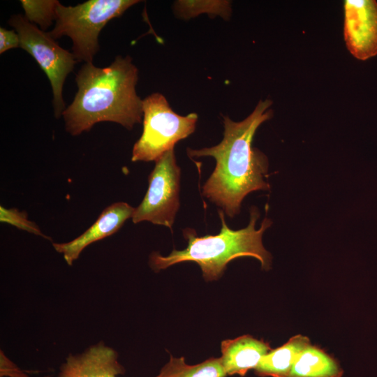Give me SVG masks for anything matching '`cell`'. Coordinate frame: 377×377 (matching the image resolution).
Listing matches in <instances>:
<instances>
[{"mask_svg": "<svg viewBox=\"0 0 377 377\" xmlns=\"http://www.w3.org/2000/svg\"><path fill=\"white\" fill-rule=\"evenodd\" d=\"M272 101L260 100L244 120L234 121L223 116L224 133L222 141L211 147L187 148L190 158L212 156L216 161L212 173L202 186V195L220 207L230 218L240 212L244 198L256 191L269 190L267 177V156L252 147L258 127L273 116Z\"/></svg>", "mask_w": 377, "mask_h": 377, "instance_id": "obj_1", "label": "cell"}, {"mask_svg": "<svg viewBox=\"0 0 377 377\" xmlns=\"http://www.w3.org/2000/svg\"><path fill=\"white\" fill-rule=\"evenodd\" d=\"M138 80V69L129 56L119 55L104 68L84 64L75 76L77 91L62 113L66 131L78 135L101 121L131 130L143 117Z\"/></svg>", "mask_w": 377, "mask_h": 377, "instance_id": "obj_2", "label": "cell"}, {"mask_svg": "<svg viewBox=\"0 0 377 377\" xmlns=\"http://www.w3.org/2000/svg\"><path fill=\"white\" fill-rule=\"evenodd\" d=\"M221 221V228L218 235L197 236L195 230L186 228L183 230L188 242L183 250H173L167 256L158 252L149 256V265L158 272L175 264L182 262H195L200 267L202 276L207 281L218 279L221 276L226 265L231 260L239 257H253L258 260L261 267L268 270L272 264V256L263 244V235L272 222L265 217L259 229L256 223L260 213L256 207L250 209L249 225L238 230H231L226 224L223 211H218Z\"/></svg>", "mask_w": 377, "mask_h": 377, "instance_id": "obj_3", "label": "cell"}, {"mask_svg": "<svg viewBox=\"0 0 377 377\" xmlns=\"http://www.w3.org/2000/svg\"><path fill=\"white\" fill-rule=\"evenodd\" d=\"M138 0H89L75 6L59 3L56 8L55 25L50 31L55 40L68 36L77 61L92 63L99 50L98 36L105 24L120 17Z\"/></svg>", "mask_w": 377, "mask_h": 377, "instance_id": "obj_4", "label": "cell"}, {"mask_svg": "<svg viewBox=\"0 0 377 377\" xmlns=\"http://www.w3.org/2000/svg\"><path fill=\"white\" fill-rule=\"evenodd\" d=\"M143 131L135 143L131 161H156L195 129L196 113L181 116L170 108L165 97L153 93L142 100Z\"/></svg>", "mask_w": 377, "mask_h": 377, "instance_id": "obj_5", "label": "cell"}, {"mask_svg": "<svg viewBox=\"0 0 377 377\" xmlns=\"http://www.w3.org/2000/svg\"><path fill=\"white\" fill-rule=\"evenodd\" d=\"M8 24L20 38V47L27 51L45 72L51 84L54 114L59 118L65 108L62 91L66 78L77 62L73 53L62 48L49 32L30 22L24 15H13Z\"/></svg>", "mask_w": 377, "mask_h": 377, "instance_id": "obj_6", "label": "cell"}, {"mask_svg": "<svg viewBox=\"0 0 377 377\" xmlns=\"http://www.w3.org/2000/svg\"><path fill=\"white\" fill-rule=\"evenodd\" d=\"M148 177L149 186L142 201L135 208L134 223L149 221L172 228L179 207L181 169L174 149L157 161Z\"/></svg>", "mask_w": 377, "mask_h": 377, "instance_id": "obj_7", "label": "cell"}, {"mask_svg": "<svg viewBox=\"0 0 377 377\" xmlns=\"http://www.w3.org/2000/svg\"><path fill=\"white\" fill-rule=\"evenodd\" d=\"M343 38L350 53L364 61L377 55V1L345 0Z\"/></svg>", "mask_w": 377, "mask_h": 377, "instance_id": "obj_8", "label": "cell"}, {"mask_svg": "<svg viewBox=\"0 0 377 377\" xmlns=\"http://www.w3.org/2000/svg\"><path fill=\"white\" fill-rule=\"evenodd\" d=\"M135 208L126 202H115L107 207L97 220L86 231L74 239L65 243H53L54 249L61 253L68 265L80 256L87 246L115 233L129 218Z\"/></svg>", "mask_w": 377, "mask_h": 377, "instance_id": "obj_9", "label": "cell"}, {"mask_svg": "<svg viewBox=\"0 0 377 377\" xmlns=\"http://www.w3.org/2000/svg\"><path fill=\"white\" fill-rule=\"evenodd\" d=\"M124 372L117 351L101 341L81 353L69 354L56 377H117Z\"/></svg>", "mask_w": 377, "mask_h": 377, "instance_id": "obj_10", "label": "cell"}, {"mask_svg": "<svg viewBox=\"0 0 377 377\" xmlns=\"http://www.w3.org/2000/svg\"><path fill=\"white\" fill-rule=\"evenodd\" d=\"M222 365L227 375L244 376L256 367L272 349L268 343L250 335H243L221 342Z\"/></svg>", "mask_w": 377, "mask_h": 377, "instance_id": "obj_11", "label": "cell"}, {"mask_svg": "<svg viewBox=\"0 0 377 377\" xmlns=\"http://www.w3.org/2000/svg\"><path fill=\"white\" fill-rule=\"evenodd\" d=\"M310 344L307 337L293 336L286 343L266 354L256 367V374L260 376L288 377L300 354Z\"/></svg>", "mask_w": 377, "mask_h": 377, "instance_id": "obj_12", "label": "cell"}, {"mask_svg": "<svg viewBox=\"0 0 377 377\" xmlns=\"http://www.w3.org/2000/svg\"><path fill=\"white\" fill-rule=\"evenodd\" d=\"M342 373L333 357L310 344L300 354L288 377H341Z\"/></svg>", "mask_w": 377, "mask_h": 377, "instance_id": "obj_13", "label": "cell"}, {"mask_svg": "<svg viewBox=\"0 0 377 377\" xmlns=\"http://www.w3.org/2000/svg\"><path fill=\"white\" fill-rule=\"evenodd\" d=\"M221 358L212 357L195 365L187 364L184 357H171L156 377H226Z\"/></svg>", "mask_w": 377, "mask_h": 377, "instance_id": "obj_14", "label": "cell"}, {"mask_svg": "<svg viewBox=\"0 0 377 377\" xmlns=\"http://www.w3.org/2000/svg\"><path fill=\"white\" fill-rule=\"evenodd\" d=\"M175 14L183 19H190L200 13L219 15L228 19L231 15L230 3L228 1H177L175 3Z\"/></svg>", "mask_w": 377, "mask_h": 377, "instance_id": "obj_15", "label": "cell"}, {"mask_svg": "<svg viewBox=\"0 0 377 377\" xmlns=\"http://www.w3.org/2000/svg\"><path fill=\"white\" fill-rule=\"evenodd\" d=\"M24 17L31 23L37 24L45 31L55 20L56 8L60 3L57 0H21Z\"/></svg>", "mask_w": 377, "mask_h": 377, "instance_id": "obj_16", "label": "cell"}, {"mask_svg": "<svg viewBox=\"0 0 377 377\" xmlns=\"http://www.w3.org/2000/svg\"><path fill=\"white\" fill-rule=\"evenodd\" d=\"M0 221L3 223H7L15 227L33 233L36 235L41 236L45 239H51L49 237L44 235L39 227L33 221L27 218L25 212H20L17 209H6L3 206L0 207Z\"/></svg>", "mask_w": 377, "mask_h": 377, "instance_id": "obj_17", "label": "cell"}, {"mask_svg": "<svg viewBox=\"0 0 377 377\" xmlns=\"http://www.w3.org/2000/svg\"><path fill=\"white\" fill-rule=\"evenodd\" d=\"M20 47V38L15 30L0 28V53Z\"/></svg>", "mask_w": 377, "mask_h": 377, "instance_id": "obj_18", "label": "cell"}]
</instances>
